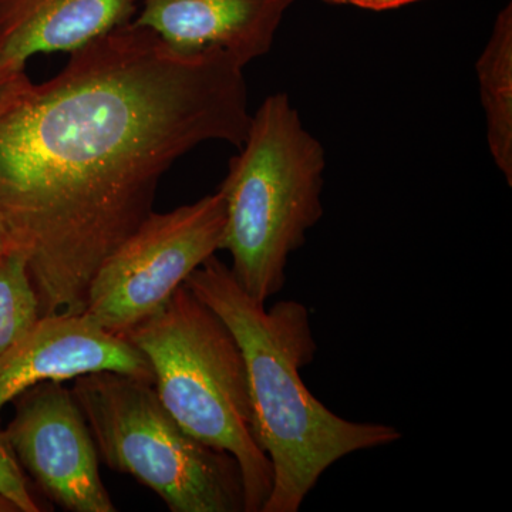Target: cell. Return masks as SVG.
I'll use <instances>...</instances> for the list:
<instances>
[{"mask_svg": "<svg viewBox=\"0 0 512 512\" xmlns=\"http://www.w3.org/2000/svg\"><path fill=\"white\" fill-rule=\"evenodd\" d=\"M245 67L126 23L49 82L0 96V242L28 262L42 315L84 312L94 275L153 212L163 175L208 141L241 147Z\"/></svg>", "mask_w": 512, "mask_h": 512, "instance_id": "obj_1", "label": "cell"}, {"mask_svg": "<svg viewBox=\"0 0 512 512\" xmlns=\"http://www.w3.org/2000/svg\"><path fill=\"white\" fill-rule=\"evenodd\" d=\"M184 285L220 316L244 355L254 436L274 470L262 512H298L333 464L402 439L396 427L343 419L306 387L301 369L315 360L318 343L302 302L266 308L215 255Z\"/></svg>", "mask_w": 512, "mask_h": 512, "instance_id": "obj_2", "label": "cell"}, {"mask_svg": "<svg viewBox=\"0 0 512 512\" xmlns=\"http://www.w3.org/2000/svg\"><path fill=\"white\" fill-rule=\"evenodd\" d=\"M326 150L286 93L252 114L238 156L218 191L225 201L221 251L232 275L261 303L284 289L289 258L323 217Z\"/></svg>", "mask_w": 512, "mask_h": 512, "instance_id": "obj_3", "label": "cell"}, {"mask_svg": "<svg viewBox=\"0 0 512 512\" xmlns=\"http://www.w3.org/2000/svg\"><path fill=\"white\" fill-rule=\"evenodd\" d=\"M124 336L146 357L158 399L178 424L237 460L245 512H262L274 470L254 436L247 365L228 326L183 285Z\"/></svg>", "mask_w": 512, "mask_h": 512, "instance_id": "obj_4", "label": "cell"}, {"mask_svg": "<svg viewBox=\"0 0 512 512\" xmlns=\"http://www.w3.org/2000/svg\"><path fill=\"white\" fill-rule=\"evenodd\" d=\"M73 382L97 453L111 470L136 478L171 512H245L237 460L187 433L153 382L114 372Z\"/></svg>", "mask_w": 512, "mask_h": 512, "instance_id": "obj_5", "label": "cell"}, {"mask_svg": "<svg viewBox=\"0 0 512 512\" xmlns=\"http://www.w3.org/2000/svg\"><path fill=\"white\" fill-rule=\"evenodd\" d=\"M225 201L220 191L173 211L151 212L94 275L84 312L124 336L221 251Z\"/></svg>", "mask_w": 512, "mask_h": 512, "instance_id": "obj_6", "label": "cell"}, {"mask_svg": "<svg viewBox=\"0 0 512 512\" xmlns=\"http://www.w3.org/2000/svg\"><path fill=\"white\" fill-rule=\"evenodd\" d=\"M0 440L53 503L73 512H114L99 453L72 390L45 382L16 397Z\"/></svg>", "mask_w": 512, "mask_h": 512, "instance_id": "obj_7", "label": "cell"}, {"mask_svg": "<svg viewBox=\"0 0 512 512\" xmlns=\"http://www.w3.org/2000/svg\"><path fill=\"white\" fill-rule=\"evenodd\" d=\"M114 372L153 382L146 357L86 312L47 313L0 356V410L39 383Z\"/></svg>", "mask_w": 512, "mask_h": 512, "instance_id": "obj_8", "label": "cell"}, {"mask_svg": "<svg viewBox=\"0 0 512 512\" xmlns=\"http://www.w3.org/2000/svg\"><path fill=\"white\" fill-rule=\"evenodd\" d=\"M296 0H137L134 25L183 53L224 52L242 66L268 55Z\"/></svg>", "mask_w": 512, "mask_h": 512, "instance_id": "obj_9", "label": "cell"}, {"mask_svg": "<svg viewBox=\"0 0 512 512\" xmlns=\"http://www.w3.org/2000/svg\"><path fill=\"white\" fill-rule=\"evenodd\" d=\"M137 0H0V60L26 67L39 53L69 52L121 25Z\"/></svg>", "mask_w": 512, "mask_h": 512, "instance_id": "obj_10", "label": "cell"}, {"mask_svg": "<svg viewBox=\"0 0 512 512\" xmlns=\"http://www.w3.org/2000/svg\"><path fill=\"white\" fill-rule=\"evenodd\" d=\"M487 144L507 184L512 185V5L498 12L476 63Z\"/></svg>", "mask_w": 512, "mask_h": 512, "instance_id": "obj_11", "label": "cell"}, {"mask_svg": "<svg viewBox=\"0 0 512 512\" xmlns=\"http://www.w3.org/2000/svg\"><path fill=\"white\" fill-rule=\"evenodd\" d=\"M42 316L28 262L18 251L0 258V356Z\"/></svg>", "mask_w": 512, "mask_h": 512, "instance_id": "obj_12", "label": "cell"}, {"mask_svg": "<svg viewBox=\"0 0 512 512\" xmlns=\"http://www.w3.org/2000/svg\"><path fill=\"white\" fill-rule=\"evenodd\" d=\"M0 494L12 501L19 512L40 511L30 495L22 468L2 440H0Z\"/></svg>", "mask_w": 512, "mask_h": 512, "instance_id": "obj_13", "label": "cell"}, {"mask_svg": "<svg viewBox=\"0 0 512 512\" xmlns=\"http://www.w3.org/2000/svg\"><path fill=\"white\" fill-rule=\"evenodd\" d=\"M26 76V67L0 60V96Z\"/></svg>", "mask_w": 512, "mask_h": 512, "instance_id": "obj_14", "label": "cell"}, {"mask_svg": "<svg viewBox=\"0 0 512 512\" xmlns=\"http://www.w3.org/2000/svg\"><path fill=\"white\" fill-rule=\"evenodd\" d=\"M416 2H420V0H352V6L373 10V12H382V10L402 8V6Z\"/></svg>", "mask_w": 512, "mask_h": 512, "instance_id": "obj_15", "label": "cell"}, {"mask_svg": "<svg viewBox=\"0 0 512 512\" xmlns=\"http://www.w3.org/2000/svg\"><path fill=\"white\" fill-rule=\"evenodd\" d=\"M0 512H19L18 507L0 494Z\"/></svg>", "mask_w": 512, "mask_h": 512, "instance_id": "obj_16", "label": "cell"}, {"mask_svg": "<svg viewBox=\"0 0 512 512\" xmlns=\"http://www.w3.org/2000/svg\"><path fill=\"white\" fill-rule=\"evenodd\" d=\"M322 2L329 3V5H352V0H322Z\"/></svg>", "mask_w": 512, "mask_h": 512, "instance_id": "obj_17", "label": "cell"}, {"mask_svg": "<svg viewBox=\"0 0 512 512\" xmlns=\"http://www.w3.org/2000/svg\"><path fill=\"white\" fill-rule=\"evenodd\" d=\"M6 251H8V249L3 247L2 242H0V258H2V255L5 254Z\"/></svg>", "mask_w": 512, "mask_h": 512, "instance_id": "obj_18", "label": "cell"}]
</instances>
